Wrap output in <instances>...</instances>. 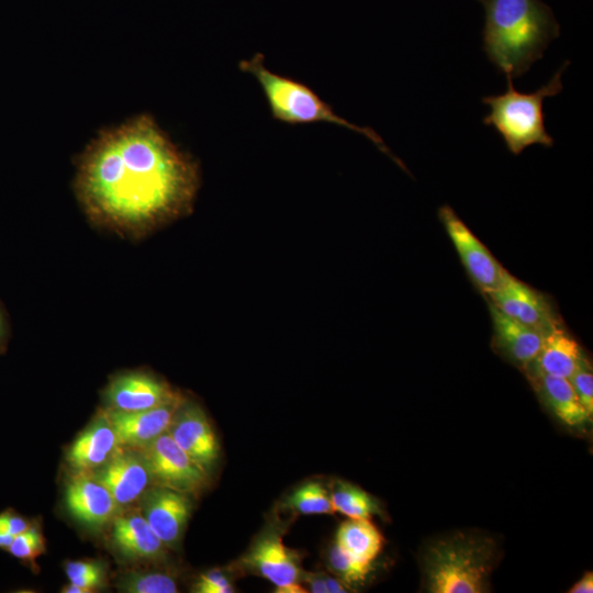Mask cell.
<instances>
[{"mask_svg":"<svg viewBox=\"0 0 593 593\" xmlns=\"http://www.w3.org/2000/svg\"><path fill=\"white\" fill-rule=\"evenodd\" d=\"M582 356L580 345L559 323L545 334L540 350L526 371L569 378Z\"/></svg>","mask_w":593,"mask_h":593,"instance_id":"17","label":"cell"},{"mask_svg":"<svg viewBox=\"0 0 593 593\" xmlns=\"http://www.w3.org/2000/svg\"><path fill=\"white\" fill-rule=\"evenodd\" d=\"M112 539L120 552L133 559H156L165 544L139 513L119 516L112 527Z\"/></svg>","mask_w":593,"mask_h":593,"instance_id":"18","label":"cell"},{"mask_svg":"<svg viewBox=\"0 0 593 593\" xmlns=\"http://www.w3.org/2000/svg\"><path fill=\"white\" fill-rule=\"evenodd\" d=\"M138 449L152 480L158 482V485L191 493L204 484L206 472L178 446L168 432Z\"/></svg>","mask_w":593,"mask_h":593,"instance_id":"6","label":"cell"},{"mask_svg":"<svg viewBox=\"0 0 593 593\" xmlns=\"http://www.w3.org/2000/svg\"><path fill=\"white\" fill-rule=\"evenodd\" d=\"M238 67L243 72L254 77L260 86L276 120L290 124L324 122L354 131L368 138L379 150L404 168L377 132L338 115L306 85L269 69L262 54L257 53L248 59L240 60Z\"/></svg>","mask_w":593,"mask_h":593,"instance_id":"4","label":"cell"},{"mask_svg":"<svg viewBox=\"0 0 593 593\" xmlns=\"http://www.w3.org/2000/svg\"><path fill=\"white\" fill-rule=\"evenodd\" d=\"M590 418L593 415V373L589 360L582 356L575 370L568 378Z\"/></svg>","mask_w":593,"mask_h":593,"instance_id":"27","label":"cell"},{"mask_svg":"<svg viewBox=\"0 0 593 593\" xmlns=\"http://www.w3.org/2000/svg\"><path fill=\"white\" fill-rule=\"evenodd\" d=\"M119 446L116 435L107 414L83 432L71 445L67 460L80 471L101 467Z\"/></svg>","mask_w":593,"mask_h":593,"instance_id":"19","label":"cell"},{"mask_svg":"<svg viewBox=\"0 0 593 593\" xmlns=\"http://www.w3.org/2000/svg\"><path fill=\"white\" fill-rule=\"evenodd\" d=\"M493 326V344L517 367L527 370L538 355L545 334L525 325L489 302Z\"/></svg>","mask_w":593,"mask_h":593,"instance_id":"14","label":"cell"},{"mask_svg":"<svg viewBox=\"0 0 593 593\" xmlns=\"http://www.w3.org/2000/svg\"><path fill=\"white\" fill-rule=\"evenodd\" d=\"M7 550L22 562L34 563L45 551V540L40 529L31 525L14 537Z\"/></svg>","mask_w":593,"mask_h":593,"instance_id":"26","label":"cell"},{"mask_svg":"<svg viewBox=\"0 0 593 593\" xmlns=\"http://www.w3.org/2000/svg\"><path fill=\"white\" fill-rule=\"evenodd\" d=\"M167 432L205 472L219 458L216 436L206 415L198 405L181 403Z\"/></svg>","mask_w":593,"mask_h":593,"instance_id":"9","label":"cell"},{"mask_svg":"<svg viewBox=\"0 0 593 593\" xmlns=\"http://www.w3.org/2000/svg\"><path fill=\"white\" fill-rule=\"evenodd\" d=\"M335 544L354 559L372 563L383 547V537L370 519L349 518L339 526Z\"/></svg>","mask_w":593,"mask_h":593,"instance_id":"21","label":"cell"},{"mask_svg":"<svg viewBox=\"0 0 593 593\" xmlns=\"http://www.w3.org/2000/svg\"><path fill=\"white\" fill-rule=\"evenodd\" d=\"M65 572L69 581H72L91 574L104 573V569L99 561H69L65 564Z\"/></svg>","mask_w":593,"mask_h":593,"instance_id":"30","label":"cell"},{"mask_svg":"<svg viewBox=\"0 0 593 593\" xmlns=\"http://www.w3.org/2000/svg\"><path fill=\"white\" fill-rule=\"evenodd\" d=\"M371 564L354 559L337 544H334L328 553L331 570L349 586L362 583L372 569Z\"/></svg>","mask_w":593,"mask_h":593,"instance_id":"25","label":"cell"},{"mask_svg":"<svg viewBox=\"0 0 593 593\" xmlns=\"http://www.w3.org/2000/svg\"><path fill=\"white\" fill-rule=\"evenodd\" d=\"M334 512L348 518H367L379 512L376 500L360 488L338 482L331 494Z\"/></svg>","mask_w":593,"mask_h":593,"instance_id":"22","label":"cell"},{"mask_svg":"<svg viewBox=\"0 0 593 593\" xmlns=\"http://www.w3.org/2000/svg\"><path fill=\"white\" fill-rule=\"evenodd\" d=\"M181 403L178 396L153 409L131 412L110 410L107 415L119 445L141 448L168 430Z\"/></svg>","mask_w":593,"mask_h":593,"instance_id":"13","label":"cell"},{"mask_svg":"<svg viewBox=\"0 0 593 593\" xmlns=\"http://www.w3.org/2000/svg\"><path fill=\"white\" fill-rule=\"evenodd\" d=\"M288 505L301 514H332L331 495L318 482H309L298 488L288 500Z\"/></svg>","mask_w":593,"mask_h":593,"instance_id":"23","label":"cell"},{"mask_svg":"<svg viewBox=\"0 0 593 593\" xmlns=\"http://www.w3.org/2000/svg\"><path fill=\"white\" fill-rule=\"evenodd\" d=\"M94 477L107 488L116 505H126L141 497L152 481L142 454L119 446Z\"/></svg>","mask_w":593,"mask_h":593,"instance_id":"11","label":"cell"},{"mask_svg":"<svg viewBox=\"0 0 593 593\" xmlns=\"http://www.w3.org/2000/svg\"><path fill=\"white\" fill-rule=\"evenodd\" d=\"M496 555L494 540L483 535L458 532L441 537L424 550V588L430 593L488 592Z\"/></svg>","mask_w":593,"mask_h":593,"instance_id":"3","label":"cell"},{"mask_svg":"<svg viewBox=\"0 0 593 593\" xmlns=\"http://www.w3.org/2000/svg\"><path fill=\"white\" fill-rule=\"evenodd\" d=\"M199 593H232L234 586L221 570H211L200 575L195 583Z\"/></svg>","mask_w":593,"mask_h":593,"instance_id":"29","label":"cell"},{"mask_svg":"<svg viewBox=\"0 0 593 593\" xmlns=\"http://www.w3.org/2000/svg\"><path fill=\"white\" fill-rule=\"evenodd\" d=\"M324 580H325L327 593H345L349 591L348 589H350V586L347 585L339 578H334V577L324 574Z\"/></svg>","mask_w":593,"mask_h":593,"instance_id":"33","label":"cell"},{"mask_svg":"<svg viewBox=\"0 0 593 593\" xmlns=\"http://www.w3.org/2000/svg\"><path fill=\"white\" fill-rule=\"evenodd\" d=\"M570 593H592L593 592V573L588 571L583 577L573 584L570 590Z\"/></svg>","mask_w":593,"mask_h":593,"instance_id":"32","label":"cell"},{"mask_svg":"<svg viewBox=\"0 0 593 593\" xmlns=\"http://www.w3.org/2000/svg\"><path fill=\"white\" fill-rule=\"evenodd\" d=\"M104 396L110 410L143 411L159 406L178 398L164 381L141 371L114 377Z\"/></svg>","mask_w":593,"mask_h":593,"instance_id":"12","label":"cell"},{"mask_svg":"<svg viewBox=\"0 0 593 593\" xmlns=\"http://www.w3.org/2000/svg\"><path fill=\"white\" fill-rule=\"evenodd\" d=\"M485 295L500 311L542 334L559 324L545 295L507 271L502 283Z\"/></svg>","mask_w":593,"mask_h":593,"instance_id":"8","label":"cell"},{"mask_svg":"<svg viewBox=\"0 0 593 593\" xmlns=\"http://www.w3.org/2000/svg\"><path fill=\"white\" fill-rule=\"evenodd\" d=\"M538 393L555 415L569 426L591 421L568 378L528 373Z\"/></svg>","mask_w":593,"mask_h":593,"instance_id":"20","label":"cell"},{"mask_svg":"<svg viewBox=\"0 0 593 593\" xmlns=\"http://www.w3.org/2000/svg\"><path fill=\"white\" fill-rule=\"evenodd\" d=\"M302 579L309 584L313 593H327L324 574L303 572Z\"/></svg>","mask_w":593,"mask_h":593,"instance_id":"31","label":"cell"},{"mask_svg":"<svg viewBox=\"0 0 593 593\" xmlns=\"http://www.w3.org/2000/svg\"><path fill=\"white\" fill-rule=\"evenodd\" d=\"M190 512V500L177 490L157 485L142 494V515L166 546L178 544Z\"/></svg>","mask_w":593,"mask_h":593,"instance_id":"10","label":"cell"},{"mask_svg":"<svg viewBox=\"0 0 593 593\" xmlns=\"http://www.w3.org/2000/svg\"><path fill=\"white\" fill-rule=\"evenodd\" d=\"M31 523L13 510L0 513V548L8 549L14 537L26 530Z\"/></svg>","mask_w":593,"mask_h":593,"instance_id":"28","label":"cell"},{"mask_svg":"<svg viewBox=\"0 0 593 593\" xmlns=\"http://www.w3.org/2000/svg\"><path fill=\"white\" fill-rule=\"evenodd\" d=\"M438 216L474 284L484 294L496 289L506 270L449 205L440 206Z\"/></svg>","mask_w":593,"mask_h":593,"instance_id":"7","label":"cell"},{"mask_svg":"<svg viewBox=\"0 0 593 593\" xmlns=\"http://www.w3.org/2000/svg\"><path fill=\"white\" fill-rule=\"evenodd\" d=\"M61 592H65V593H87V591L82 588H80L79 585L75 584V583H69L68 585L64 586Z\"/></svg>","mask_w":593,"mask_h":593,"instance_id":"35","label":"cell"},{"mask_svg":"<svg viewBox=\"0 0 593 593\" xmlns=\"http://www.w3.org/2000/svg\"><path fill=\"white\" fill-rule=\"evenodd\" d=\"M568 65L566 61L546 85L533 92L517 91L512 78L506 77L507 88L503 93L482 98L490 108L483 118L484 125L500 134L513 155L532 145H553L555 139L545 125L544 101L562 91V75Z\"/></svg>","mask_w":593,"mask_h":593,"instance_id":"5","label":"cell"},{"mask_svg":"<svg viewBox=\"0 0 593 593\" xmlns=\"http://www.w3.org/2000/svg\"><path fill=\"white\" fill-rule=\"evenodd\" d=\"M245 563L276 585V589L300 583V569L294 551L278 535L262 536L248 552Z\"/></svg>","mask_w":593,"mask_h":593,"instance_id":"16","label":"cell"},{"mask_svg":"<svg viewBox=\"0 0 593 593\" xmlns=\"http://www.w3.org/2000/svg\"><path fill=\"white\" fill-rule=\"evenodd\" d=\"M484 8L483 51L508 78L525 75L559 36L551 9L540 0H479Z\"/></svg>","mask_w":593,"mask_h":593,"instance_id":"2","label":"cell"},{"mask_svg":"<svg viewBox=\"0 0 593 593\" xmlns=\"http://www.w3.org/2000/svg\"><path fill=\"white\" fill-rule=\"evenodd\" d=\"M75 165L86 216L132 238L189 213L200 186L198 163L148 113L99 131Z\"/></svg>","mask_w":593,"mask_h":593,"instance_id":"1","label":"cell"},{"mask_svg":"<svg viewBox=\"0 0 593 593\" xmlns=\"http://www.w3.org/2000/svg\"><path fill=\"white\" fill-rule=\"evenodd\" d=\"M118 588L127 593H176V580L160 572H131L120 578Z\"/></svg>","mask_w":593,"mask_h":593,"instance_id":"24","label":"cell"},{"mask_svg":"<svg viewBox=\"0 0 593 593\" xmlns=\"http://www.w3.org/2000/svg\"><path fill=\"white\" fill-rule=\"evenodd\" d=\"M10 326L4 307L0 303V350H2L8 342Z\"/></svg>","mask_w":593,"mask_h":593,"instance_id":"34","label":"cell"},{"mask_svg":"<svg viewBox=\"0 0 593 593\" xmlns=\"http://www.w3.org/2000/svg\"><path fill=\"white\" fill-rule=\"evenodd\" d=\"M65 502L69 513L91 528L104 525L116 507L107 488L94 475H87L85 471L69 482Z\"/></svg>","mask_w":593,"mask_h":593,"instance_id":"15","label":"cell"}]
</instances>
